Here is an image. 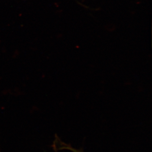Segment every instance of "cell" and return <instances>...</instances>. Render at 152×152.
I'll list each match as a JSON object with an SVG mask.
<instances>
[{
  "label": "cell",
  "instance_id": "1",
  "mask_svg": "<svg viewBox=\"0 0 152 152\" xmlns=\"http://www.w3.org/2000/svg\"><path fill=\"white\" fill-rule=\"evenodd\" d=\"M65 149L70 150L71 151H73L74 152H82L81 151H79V150H77L75 149H73V148H72V147L67 145V144L65 146Z\"/></svg>",
  "mask_w": 152,
  "mask_h": 152
}]
</instances>
